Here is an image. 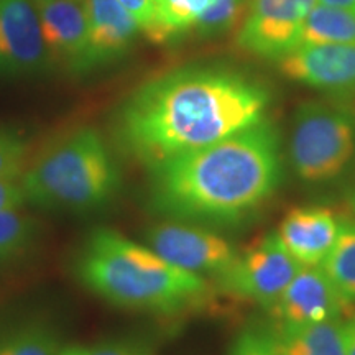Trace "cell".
Here are the masks:
<instances>
[{
    "label": "cell",
    "instance_id": "cell-1",
    "mask_svg": "<svg viewBox=\"0 0 355 355\" xmlns=\"http://www.w3.org/2000/svg\"><path fill=\"white\" fill-rule=\"evenodd\" d=\"M263 84L217 66H191L155 78L121 105L114 135L128 157L152 168L263 121Z\"/></svg>",
    "mask_w": 355,
    "mask_h": 355
},
{
    "label": "cell",
    "instance_id": "cell-2",
    "mask_svg": "<svg viewBox=\"0 0 355 355\" xmlns=\"http://www.w3.org/2000/svg\"><path fill=\"white\" fill-rule=\"evenodd\" d=\"M148 170L153 212L176 222L237 224L272 198L282 183L278 132L263 119Z\"/></svg>",
    "mask_w": 355,
    "mask_h": 355
},
{
    "label": "cell",
    "instance_id": "cell-3",
    "mask_svg": "<svg viewBox=\"0 0 355 355\" xmlns=\"http://www.w3.org/2000/svg\"><path fill=\"white\" fill-rule=\"evenodd\" d=\"M73 270L92 295L117 308L141 313H183L209 295L201 275L173 265L150 247L109 227L94 229L84 239Z\"/></svg>",
    "mask_w": 355,
    "mask_h": 355
},
{
    "label": "cell",
    "instance_id": "cell-4",
    "mask_svg": "<svg viewBox=\"0 0 355 355\" xmlns=\"http://www.w3.org/2000/svg\"><path fill=\"white\" fill-rule=\"evenodd\" d=\"M25 202L48 211L104 209L119 194L122 175L104 137L81 127L53 140L20 176Z\"/></svg>",
    "mask_w": 355,
    "mask_h": 355
},
{
    "label": "cell",
    "instance_id": "cell-5",
    "mask_svg": "<svg viewBox=\"0 0 355 355\" xmlns=\"http://www.w3.org/2000/svg\"><path fill=\"white\" fill-rule=\"evenodd\" d=\"M355 152V119L347 109L306 102L296 110L290 139L291 166L300 180L326 183L343 175Z\"/></svg>",
    "mask_w": 355,
    "mask_h": 355
},
{
    "label": "cell",
    "instance_id": "cell-6",
    "mask_svg": "<svg viewBox=\"0 0 355 355\" xmlns=\"http://www.w3.org/2000/svg\"><path fill=\"white\" fill-rule=\"evenodd\" d=\"M301 270L278 234H268L239 254L234 265L217 278L225 291L272 309Z\"/></svg>",
    "mask_w": 355,
    "mask_h": 355
},
{
    "label": "cell",
    "instance_id": "cell-7",
    "mask_svg": "<svg viewBox=\"0 0 355 355\" xmlns=\"http://www.w3.org/2000/svg\"><path fill=\"white\" fill-rule=\"evenodd\" d=\"M316 0H250L237 35L239 46L266 60H282L301 44Z\"/></svg>",
    "mask_w": 355,
    "mask_h": 355
},
{
    "label": "cell",
    "instance_id": "cell-8",
    "mask_svg": "<svg viewBox=\"0 0 355 355\" xmlns=\"http://www.w3.org/2000/svg\"><path fill=\"white\" fill-rule=\"evenodd\" d=\"M145 242L173 265L201 277L212 275L216 279L227 272L239 257L232 243L220 235L176 220L150 227Z\"/></svg>",
    "mask_w": 355,
    "mask_h": 355
},
{
    "label": "cell",
    "instance_id": "cell-9",
    "mask_svg": "<svg viewBox=\"0 0 355 355\" xmlns=\"http://www.w3.org/2000/svg\"><path fill=\"white\" fill-rule=\"evenodd\" d=\"M50 64L33 0H0V76H33Z\"/></svg>",
    "mask_w": 355,
    "mask_h": 355
},
{
    "label": "cell",
    "instance_id": "cell-10",
    "mask_svg": "<svg viewBox=\"0 0 355 355\" xmlns=\"http://www.w3.org/2000/svg\"><path fill=\"white\" fill-rule=\"evenodd\" d=\"M33 2L51 60L61 61L74 74L91 73L92 51L84 0H33Z\"/></svg>",
    "mask_w": 355,
    "mask_h": 355
},
{
    "label": "cell",
    "instance_id": "cell-11",
    "mask_svg": "<svg viewBox=\"0 0 355 355\" xmlns=\"http://www.w3.org/2000/svg\"><path fill=\"white\" fill-rule=\"evenodd\" d=\"M291 81L332 94H355V46L339 43H301L278 60Z\"/></svg>",
    "mask_w": 355,
    "mask_h": 355
},
{
    "label": "cell",
    "instance_id": "cell-12",
    "mask_svg": "<svg viewBox=\"0 0 355 355\" xmlns=\"http://www.w3.org/2000/svg\"><path fill=\"white\" fill-rule=\"evenodd\" d=\"M347 303L319 266H301L293 282L273 306L279 329H298L344 318Z\"/></svg>",
    "mask_w": 355,
    "mask_h": 355
},
{
    "label": "cell",
    "instance_id": "cell-13",
    "mask_svg": "<svg viewBox=\"0 0 355 355\" xmlns=\"http://www.w3.org/2000/svg\"><path fill=\"white\" fill-rule=\"evenodd\" d=\"M339 227L336 216L326 207H295L277 234L301 266H319L334 247Z\"/></svg>",
    "mask_w": 355,
    "mask_h": 355
},
{
    "label": "cell",
    "instance_id": "cell-14",
    "mask_svg": "<svg viewBox=\"0 0 355 355\" xmlns=\"http://www.w3.org/2000/svg\"><path fill=\"white\" fill-rule=\"evenodd\" d=\"M84 6L96 69L125 55L140 26L119 0H84Z\"/></svg>",
    "mask_w": 355,
    "mask_h": 355
},
{
    "label": "cell",
    "instance_id": "cell-15",
    "mask_svg": "<svg viewBox=\"0 0 355 355\" xmlns=\"http://www.w3.org/2000/svg\"><path fill=\"white\" fill-rule=\"evenodd\" d=\"M279 355H345L349 319L337 318L277 332Z\"/></svg>",
    "mask_w": 355,
    "mask_h": 355
},
{
    "label": "cell",
    "instance_id": "cell-16",
    "mask_svg": "<svg viewBox=\"0 0 355 355\" xmlns=\"http://www.w3.org/2000/svg\"><path fill=\"white\" fill-rule=\"evenodd\" d=\"M211 0H153V19L144 30L153 43H168L193 28Z\"/></svg>",
    "mask_w": 355,
    "mask_h": 355
},
{
    "label": "cell",
    "instance_id": "cell-17",
    "mask_svg": "<svg viewBox=\"0 0 355 355\" xmlns=\"http://www.w3.org/2000/svg\"><path fill=\"white\" fill-rule=\"evenodd\" d=\"M321 268L345 303H355V222H340L334 247Z\"/></svg>",
    "mask_w": 355,
    "mask_h": 355
},
{
    "label": "cell",
    "instance_id": "cell-18",
    "mask_svg": "<svg viewBox=\"0 0 355 355\" xmlns=\"http://www.w3.org/2000/svg\"><path fill=\"white\" fill-rule=\"evenodd\" d=\"M301 43H339L355 46V12L316 3L306 19Z\"/></svg>",
    "mask_w": 355,
    "mask_h": 355
},
{
    "label": "cell",
    "instance_id": "cell-19",
    "mask_svg": "<svg viewBox=\"0 0 355 355\" xmlns=\"http://www.w3.org/2000/svg\"><path fill=\"white\" fill-rule=\"evenodd\" d=\"M60 350L55 329L37 319L0 331V355H56Z\"/></svg>",
    "mask_w": 355,
    "mask_h": 355
},
{
    "label": "cell",
    "instance_id": "cell-20",
    "mask_svg": "<svg viewBox=\"0 0 355 355\" xmlns=\"http://www.w3.org/2000/svg\"><path fill=\"white\" fill-rule=\"evenodd\" d=\"M38 225L19 209L0 211V265L24 255L37 239Z\"/></svg>",
    "mask_w": 355,
    "mask_h": 355
},
{
    "label": "cell",
    "instance_id": "cell-21",
    "mask_svg": "<svg viewBox=\"0 0 355 355\" xmlns=\"http://www.w3.org/2000/svg\"><path fill=\"white\" fill-rule=\"evenodd\" d=\"M247 0H211L193 28L202 37H214L237 25L245 12Z\"/></svg>",
    "mask_w": 355,
    "mask_h": 355
},
{
    "label": "cell",
    "instance_id": "cell-22",
    "mask_svg": "<svg viewBox=\"0 0 355 355\" xmlns=\"http://www.w3.org/2000/svg\"><path fill=\"white\" fill-rule=\"evenodd\" d=\"M28 157V144L19 133L0 128V180H20Z\"/></svg>",
    "mask_w": 355,
    "mask_h": 355
},
{
    "label": "cell",
    "instance_id": "cell-23",
    "mask_svg": "<svg viewBox=\"0 0 355 355\" xmlns=\"http://www.w3.org/2000/svg\"><path fill=\"white\" fill-rule=\"evenodd\" d=\"M229 355H279L277 331L265 326H247L234 339Z\"/></svg>",
    "mask_w": 355,
    "mask_h": 355
},
{
    "label": "cell",
    "instance_id": "cell-24",
    "mask_svg": "<svg viewBox=\"0 0 355 355\" xmlns=\"http://www.w3.org/2000/svg\"><path fill=\"white\" fill-rule=\"evenodd\" d=\"M91 355H157L152 340L140 336L105 339L91 349Z\"/></svg>",
    "mask_w": 355,
    "mask_h": 355
},
{
    "label": "cell",
    "instance_id": "cell-25",
    "mask_svg": "<svg viewBox=\"0 0 355 355\" xmlns=\"http://www.w3.org/2000/svg\"><path fill=\"white\" fill-rule=\"evenodd\" d=\"M25 204L20 180H0V211L20 209Z\"/></svg>",
    "mask_w": 355,
    "mask_h": 355
},
{
    "label": "cell",
    "instance_id": "cell-26",
    "mask_svg": "<svg viewBox=\"0 0 355 355\" xmlns=\"http://www.w3.org/2000/svg\"><path fill=\"white\" fill-rule=\"evenodd\" d=\"M119 2L132 13L141 30L150 25L153 19V0H119Z\"/></svg>",
    "mask_w": 355,
    "mask_h": 355
},
{
    "label": "cell",
    "instance_id": "cell-27",
    "mask_svg": "<svg viewBox=\"0 0 355 355\" xmlns=\"http://www.w3.org/2000/svg\"><path fill=\"white\" fill-rule=\"evenodd\" d=\"M319 3L334 8H344V10L355 12V0H318Z\"/></svg>",
    "mask_w": 355,
    "mask_h": 355
},
{
    "label": "cell",
    "instance_id": "cell-28",
    "mask_svg": "<svg viewBox=\"0 0 355 355\" xmlns=\"http://www.w3.org/2000/svg\"><path fill=\"white\" fill-rule=\"evenodd\" d=\"M355 355V316L349 319V339H347V354Z\"/></svg>",
    "mask_w": 355,
    "mask_h": 355
},
{
    "label": "cell",
    "instance_id": "cell-29",
    "mask_svg": "<svg viewBox=\"0 0 355 355\" xmlns=\"http://www.w3.org/2000/svg\"><path fill=\"white\" fill-rule=\"evenodd\" d=\"M56 355H91V349L79 347V345H71V347L61 349Z\"/></svg>",
    "mask_w": 355,
    "mask_h": 355
},
{
    "label": "cell",
    "instance_id": "cell-30",
    "mask_svg": "<svg viewBox=\"0 0 355 355\" xmlns=\"http://www.w3.org/2000/svg\"><path fill=\"white\" fill-rule=\"evenodd\" d=\"M354 202H355V198H354Z\"/></svg>",
    "mask_w": 355,
    "mask_h": 355
}]
</instances>
